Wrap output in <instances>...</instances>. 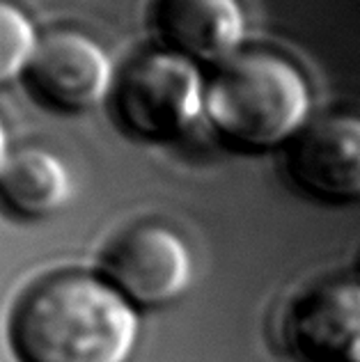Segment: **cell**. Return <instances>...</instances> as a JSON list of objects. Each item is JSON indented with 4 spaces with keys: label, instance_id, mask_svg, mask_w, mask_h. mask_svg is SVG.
Here are the masks:
<instances>
[{
    "label": "cell",
    "instance_id": "cell-2",
    "mask_svg": "<svg viewBox=\"0 0 360 362\" xmlns=\"http://www.w3.org/2000/svg\"><path fill=\"white\" fill-rule=\"evenodd\" d=\"M312 106L306 69L278 46L248 44L207 71L204 124L234 154L285 151L312 122Z\"/></svg>",
    "mask_w": 360,
    "mask_h": 362
},
{
    "label": "cell",
    "instance_id": "cell-11",
    "mask_svg": "<svg viewBox=\"0 0 360 362\" xmlns=\"http://www.w3.org/2000/svg\"><path fill=\"white\" fill-rule=\"evenodd\" d=\"M12 158V151H9V138H7V129H5V122L0 119V175L7 165V160Z\"/></svg>",
    "mask_w": 360,
    "mask_h": 362
},
{
    "label": "cell",
    "instance_id": "cell-8",
    "mask_svg": "<svg viewBox=\"0 0 360 362\" xmlns=\"http://www.w3.org/2000/svg\"><path fill=\"white\" fill-rule=\"evenodd\" d=\"M285 341L298 362H360V280H328L291 303Z\"/></svg>",
    "mask_w": 360,
    "mask_h": 362
},
{
    "label": "cell",
    "instance_id": "cell-4",
    "mask_svg": "<svg viewBox=\"0 0 360 362\" xmlns=\"http://www.w3.org/2000/svg\"><path fill=\"white\" fill-rule=\"evenodd\" d=\"M101 273L136 308H163L188 291L195 264L191 247L173 227L140 223L110 243Z\"/></svg>",
    "mask_w": 360,
    "mask_h": 362
},
{
    "label": "cell",
    "instance_id": "cell-6",
    "mask_svg": "<svg viewBox=\"0 0 360 362\" xmlns=\"http://www.w3.org/2000/svg\"><path fill=\"white\" fill-rule=\"evenodd\" d=\"M285 173L294 188L317 202H358L360 112L330 110L312 117L285 149Z\"/></svg>",
    "mask_w": 360,
    "mask_h": 362
},
{
    "label": "cell",
    "instance_id": "cell-5",
    "mask_svg": "<svg viewBox=\"0 0 360 362\" xmlns=\"http://www.w3.org/2000/svg\"><path fill=\"white\" fill-rule=\"evenodd\" d=\"M115 78V64L94 37L76 28H58L42 35L23 81L44 106L85 112L110 101Z\"/></svg>",
    "mask_w": 360,
    "mask_h": 362
},
{
    "label": "cell",
    "instance_id": "cell-3",
    "mask_svg": "<svg viewBox=\"0 0 360 362\" xmlns=\"http://www.w3.org/2000/svg\"><path fill=\"white\" fill-rule=\"evenodd\" d=\"M204 99L207 69L154 44L117 71L110 106L129 138L175 145L204 122Z\"/></svg>",
    "mask_w": 360,
    "mask_h": 362
},
{
    "label": "cell",
    "instance_id": "cell-7",
    "mask_svg": "<svg viewBox=\"0 0 360 362\" xmlns=\"http://www.w3.org/2000/svg\"><path fill=\"white\" fill-rule=\"evenodd\" d=\"M154 44L211 71L248 46V14L241 0H149Z\"/></svg>",
    "mask_w": 360,
    "mask_h": 362
},
{
    "label": "cell",
    "instance_id": "cell-10",
    "mask_svg": "<svg viewBox=\"0 0 360 362\" xmlns=\"http://www.w3.org/2000/svg\"><path fill=\"white\" fill-rule=\"evenodd\" d=\"M40 40L30 14L14 0H0V90L25 78Z\"/></svg>",
    "mask_w": 360,
    "mask_h": 362
},
{
    "label": "cell",
    "instance_id": "cell-1",
    "mask_svg": "<svg viewBox=\"0 0 360 362\" xmlns=\"http://www.w3.org/2000/svg\"><path fill=\"white\" fill-rule=\"evenodd\" d=\"M9 339L21 362H131L140 308L101 271L53 273L18 298Z\"/></svg>",
    "mask_w": 360,
    "mask_h": 362
},
{
    "label": "cell",
    "instance_id": "cell-9",
    "mask_svg": "<svg viewBox=\"0 0 360 362\" xmlns=\"http://www.w3.org/2000/svg\"><path fill=\"white\" fill-rule=\"evenodd\" d=\"M74 181L55 151L28 147L14 151L0 175V204L23 221H44L69 204Z\"/></svg>",
    "mask_w": 360,
    "mask_h": 362
}]
</instances>
